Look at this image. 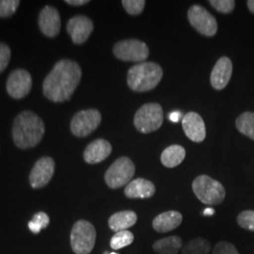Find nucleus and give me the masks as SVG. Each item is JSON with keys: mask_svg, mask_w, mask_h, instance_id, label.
I'll use <instances>...</instances> for the list:
<instances>
[{"mask_svg": "<svg viewBox=\"0 0 254 254\" xmlns=\"http://www.w3.org/2000/svg\"><path fill=\"white\" fill-rule=\"evenodd\" d=\"M81 68L71 60H62L55 64L43 84L46 98L56 103L69 100L81 80Z\"/></svg>", "mask_w": 254, "mask_h": 254, "instance_id": "obj_1", "label": "nucleus"}, {"mask_svg": "<svg viewBox=\"0 0 254 254\" xmlns=\"http://www.w3.org/2000/svg\"><path fill=\"white\" fill-rule=\"evenodd\" d=\"M46 127L43 120L31 111H23L14 120L12 137L21 149L32 148L42 140Z\"/></svg>", "mask_w": 254, "mask_h": 254, "instance_id": "obj_2", "label": "nucleus"}, {"mask_svg": "<svg viewBox=\"0 0 254 254\" xmlns=\"http://www.w3.org/2000/svg\"><path fill=\"white\" fill-rule=\"evenodd\" d=\"M163 70L159 64L141 63L132 66L127 73V85L132 91L145 92L160 83Z\"/></svg>", "mask_w": 254, "mask_h": 254, "instance_id": "obj_3", "label": "nucleus"}, {"mask_svg": "<svg viewBox=\"0 0 254 254\" xmlns=\"http://www.w3.org/2000/svg\"><path fill=\"white\" fill-rule=\"evenodd\" d=\"M192 190L199 200L208 205L220 204L226 196L224 187L208 175H200L192 183Z\"/></svg>", "mask_w": 254, "mask_h": 254, "instance_id": "obj_4", "label": "nucleus"}, {"mask_svg": "<svg viewBox=\"0 0 254 254\" xmlns=\"http://www.w3.org/2000/svg\"><path fill=\"white\" fill-rule=\"evenodd\" d=\"M70 238L74 254H91L96 241V230L91 222L81 219L73 224Z\"/></svg>", "mask_w": 254, "mask_h": 254, "instance_id": "obj_5", "label": "nucleus"}, {"mask_svg": "<svg viewBox=\"0 0 254 254\" xmlns=\"http://www.w3.org/2000/svg\"><path fill=\"white\" fill-rule=\"evenodd\" d=\"M162 107L157 103H148L136 111L134 117V126L142 134L152 133L158 130L163 124Z\"/></svg>", "mask_w": 254, "mask_h": 254, "instance_id": "obj_6", "label": "nucleus"}, {"mask_svg": "<svg viewBox=\"0 0 254 254\" xmlns=\"http://www.w3.org/2000/svg\"><path fill=\"white\" fill-rule=\"evenodd\" d=\"M135 171L136 167L133 161L127 156H122L109 167L105 174V181L109 188L117 190L131 182Z\"/></svg>", "mask_w": 254, "mask_h": 254, "instance_id": "obj_7", "label": "nucleus"}, {"mask_svg": "<svg viewBox=\"0 0 254 254\" xmlns=\"http://www.w3.org/2000/svg\"><path fill=\"white\" fill-rule=\"evenodd\" d=\"M113 53L120 61L141 64L149 57L150 51L144 42L130 39L118 42L113 47Z\"/></svg>", "mask_w": 254, "mask_h": 254, "instance_id": "obj_8", "label": "nucleus"}, {"mask_svg": "<svg viewBox=\"0 0 254 254\" xmlns=\"http://www.w3.org/2000/svg\"><path fill=\"white\" fill-rule=\"evenodd\" d=\"M188 17L191 26L201 35L206 37L216 35L218 31L217 20L200 5L191 6L188 11Z\"/></svg>", "mask_w": 254, "mask_h": 254, "instance_id": "obj_9", "label": "nucleus"}, {"mask_svg": "<svg viewBox=\"0 0 254 254\" xmlns=\"http://www.w3.org/2000/svg\"><path fill=\"white\" fill-rule=\"evenodd\" d=\"M102 116L97 109H86L77 112L71 122V131L74 136H89L100 125Z\"/></svg>", "mask_w": 254, "mask_h": 254, "instance_id": "obj_10", "label": "nucleus"}, {"mask_svg": "<svg viewBox=\"0 0 254 254\" xmlns=\"http://www.w3.org/2000/svg\"><path fill=\"white\" fill-rule=\"evenodd\" d=\"M31 75L26 70L17 69L9 74L7 81V91L14 99H21L27 96L31 90Z\"/></svg>", "mask_w": 254, "mask_h": 254, "instance_id": "obj_11", "label": "nucleus"}, {"mask_svg": "<svg viewBox=\"0 0 254 254\" xmlns=\"http://www.w3.org/2000/svg\"><path fill=\"white\" fill-rule=\"evenodd\" d=\"M55 161L49 156L42 157L33 166L29 174V183L33 189H41L46 186L53 177Z\"/></svg>", "mask_w": 254, "mask_h": 254, "instance_id": "obj_12", "label": "nucleus"}, {"mask_svg": "<svg viewBox=\"0 0 254 254\" xmlns=\"http://www.w3.org/2000/svg\"><path fill=\"white\" fill-rule=\"evenodd\" d=\"M92 30L93 23L85 15H76L70 19L67 24V31L75 45L84 44L91 36Z\"/></svg>", "mask_w": 254, "mask_h": 254, "instance_id": "obj_13", "label": "nucleus"}, {"mask_svg": "<svg viewBox=\"0 0 254 254\" xmlns=\"http://www.w3.org/2000/svg\"><path fill=\"white\" fill-rule=\"evenodd\" d=\"M182 127L186 136L193 142H201L206 136V128L202 118L197 112L190 111L184 115Z\"/></svg>", "mask_w": 254, "mask_h": 254, "instance_id": "obj_14", "label": "nucleus"}, {"mask_svg": "<svg viewBox=\"0 0 254 254\" xmlns=\"http://www.w3.org/2000/svg\"><path fill=\"white\" fill-rule=\"evenodd\" d=\"M233 73V64L228 57H221L215 64L210 76V82L215 90H223L230 82Z\"/></svg>", "mask_w": 254, "mask_h": 254, "instance_id": "obj_15", "label": "nucleus"}, {"mask_svg": "<svg viewBox=\"0 0 254 254\" xmlns=\"http://www.w3.org/2000/svg\"><path fill=\"white\" fill-rule=\"evenodd\" d=\"M39 27L47 37H56L61 30V17L58 9L52 6H46L39 15Z\"/></svg>", "mask_w": 254, "mask_h": 254, "instance_id": "obj_16", "label": "nucleus"}, {"mask_svg": "<svg viewBox=\"0 0 254 254\" xmlns=\"http://www.w3.org/2000/svg\"><path fill=\"white\" fill-rule=\"evenodd\" d=\"M112 152V146L108 140L98 138L87 146L84 151V160L88 164L100 163Z\"/></svg>", "mask_w": 254, "mask_h": 254, "instance_id": "obj_17", "label": "nucleus"}, {"mask_svg": "<svg viewBox=\"0 0 254 254\" xmlns=\"http://www.w3.org/2000/svg\"><path fill=\"white\" fill-rule=\"evenodd\" d=\"M154 193V184L143 178L132 180L125 189V194L129 199H148L153 197Z\"/></svg>", "mask_w": 254, "mask_h": 254, "instance_id": "obj_18", "label": "nucleus"}, {"mask_svg": "<svg viewBox=\"0 0 254 254\" xmlns=\"http://www.w3.org/2000/svg\"><path fill=\"white\" fill-rule=\"evenodd\" d=\"M183 216L178 211H167L156 216L153 220V228L157 233H168L181 225Z\"/></svg>", "mask_w": 254, "mask_h": 254, "instance_id": "obj_19", "label": "nucleus"}, {"mask_svg": "<svg viewBox=\"0 0 254 254\" xmlns=\"http://www.w3.org/2000/svg\"><path fill=\"white\" fill-rule=\"evenodd\" d=\"M137 220V216L134 211H121L113 214L109 219V227L111 231L116 233L120 231H126L135 225Z\"/></svg>", "mask_w": 254, "mask_h": 254, "instance_id": "obj_20", "label": "nucleus"}, {"mask_svg": "<svg viewBox=\"0 0 254 254\" xmlns=\"http://www.w3.org/2000/svg\"><path fill=\"white\" fill-rule=\"evenodd\" d=\"M186 150L181 145L167 147L161 154V163L167 168H175L184 161Z\"/></svg>", "mask_w": 254, "mask_h": 254, "instance_id": "obj_21", "label": "nucleus"}, {"mask_svg": "<svg viewBox=\"0 0 254 254\" xmlns=\"http://www.w3.org/2000/svg\"><path fill=\"white\" fill-rule=\"evenodd\" d=\"M183 246V241L179 236L166 237L155 241L153 249L158 254H177Z\"/></svg>", "mask_w": 254, "mask_h": 254, "instance_id": "obj_22", "label": "nucleus"}, {"mask_svg": "<svg viewBox=\"0 0 254 254\" xmlns=\"http://www.w3.org/2000/svg\"><path fill=\"white\" fill-rule=\"evenodd\" d=\"M236 127L241 134L254 140V112L242 113L236 119Z\"/></svg>", "mask_w": 254, "mask_h": 254, "instance_id": "obj_23", "label": "nucleus"}, {"mask_svg": "<svg viewBox=\"0 0 254 254\" xmlns=\"http://www.w3.org/2000/svg\"><path fill=\"white\" fill-rule=\"evenodd\" d=\"M211 245L204 238H194L182 248V254H209Z\"/></svg>", "mask_w": 254, "mask_h": 254, "instance_id": "obj_24", "label": "nucleus"}, {"mask_svg": "<svg viewBox=\"0 0 254 254\" xmlns=\"http://www.w3.org/2000/svg\"><path fill=\"white\" fill-rule=\"evenodd\" d=\"M134 235L130 231H120L111 237L110 247L117 251L127 246L131 245L134 241Z\"/></svg>", "mask_w": 254, "mask_h": 254, "instance_id": "obj_25", "label": "nucleus"}, {"mask_svg": "<svg viewBox=\"0 0 254 254\" xmlns=\"http://www.w3.org/2000/svg\"><path fill=\"white\" fill-rule=\"evenodd\" d=\"M50 222L48 215L45 212H39L28 222V228L33 234H39L43 229H46Z\"/></svg>", "mask_w": 254, "mask_h": 254, "instance_id": "obj_26", "label": "nucleus"}, {"mask_svg": "<svg viewBox=\"0 0 254 254\" xmlns=\"http://www.w3.org/2000/svg\"><path fill=\"white\" fill-rule=\"evenodd\" d=\"M19 0H0V17L7 18L15 13L19 7Z\"/></svg>", "mask_w": 254, "mask_h": 254, "instance_id": "obj_27", "label": "nucleus"}, {"mask_svg": "<svg viewBox=\"0 0 254 254\" xmlns=\"http://www.w3.org/2000/svg\"><path fill=\"white\" fill-rule=\"evenodd\" d=\"M122 4L127 13L130 15H138L144 9L146 2L144 0H123Z\"/></svg>", "mask_w": 254, "mask_h": 254, "instance_id": "obj_28", "label": "nucleus"}, {"mask_svg": "<svg viewBox=\"0 0 254 254\" xmlns=\"http://www.w3.org/2000/svg\"><path fill=\"white\" fill-rule=\"evenodd\" d=\"M237 223L240 227L254 232V211L247 210L237 216Z\"/></svg>", "mask_w": 254, "mask_h": 254, "instance_id": "obj_29", "label": "nucleus"}, {"mask_svg": "<svg viewBox=\"0 0 254 254\" xmlns=\"http://www.w3.org/2000/svg\"><path fill=\"white\" fill-rule=\"evenodd\" d=\"M209 4L216 10L225 14L231 13L236 7L234 0H210Z\"/></svg>", "mask_w": 254, "mask_h": 254, "instance_id": "obj_30", "label": "nucleus"}, {"mask_svg": "<svg viewBox=\"0 0 254 254\" xmlns=\"http://www.w3.org/2000/svg\"><path fill=\"white\" fill-rule=\"evenodd\" d=\"M212 254H239L236 247L228 242H218L214 247Z\"/></svg>", "mask_w": 254, "mask_h": 254, "instance_id": "obj_31", "label": "nucleus"}, {"mask_svg": "<svg viewBox=\"0 0 254 254\" xmlns=\"http://www.w3.org/2000/svg\"><path fill=\"white\" fill-rule=\"evenodd\" d=\"M10 59V49L5 44L0 43V73L8 66Z\"/></svg>", "mask_w": 254, "mask_h": 254, "instance_id": "obj_32", "label": "nucleus"}, {"mask_svg": "<svg viewBox=\"0 0 254 254\" xmlns=\"http://www.w3.org/2000/svg\"><path fill=\"white\" fill-rule=\"evenodd\" d=\"M183 117H184V115H183V113H182L181 111H179V110L172 111V112L168 115L169 120L172 121L173 123H178V122H180V121L183 120Z\"/></svg>", "mask_w": 254, "mask_h": 254, "instance_id": "obj_33", "label": "nucleus"}, {"mask_svg": "<svg viewBox=\"0 0 254 254\" xmlns=\"http://www.w3.org/2000/svg\"><path fill=\"white\" fill-rule=\"evenodd\" d=\"M65 2L72 6H82V5L88 4L90 1L89 0H66Z\"/></svg>", "mask_w": 254, "mask_h": 254, "instance_id": "obj_34", "label": "nucleus"}, {"mask_svg": "<svg viewBox=\"0 0 254 254\" xmlns=\"http://www.w3.org/2000/svg\"><path fill=\"white\" fill-rule=\"evenodd\" d=\"M247 5H248V8H249L250 10L254 14V0H249V1L247 2Z\"/></svg>", "mask_w": 254, "mask_h": 254, "instance_id": "obj_35", "label": "nucleus"}, {"mask_svg": "<svg viewBox=\"0 0 254 254\" xmlns=\"http://www.w3.org/2000/svg\"><path fill=\"white\" fill-rule=\"evenodd\" d=\"M214 213H215V210L212 208H206L203 211L204 216H212L214 215Z\"/></svg>", "mask_w": 254, "mask_h": 254, "instance_id": "obj_36", "label": "nucleus"}, {"mask_svg": "<svg viewBox=\"0 0 254 254\" xmlns=\"http://www.w3.org/2000/svg\"><path fill=\"white\" fill-rule=\"evenodd\" d=\"M114 254V253H113V254Z\"/></svg>", "mask_w": 254, "mask_h": 254, "instance_id": "obj_37", "label": "nucleus"}]
</instances>
